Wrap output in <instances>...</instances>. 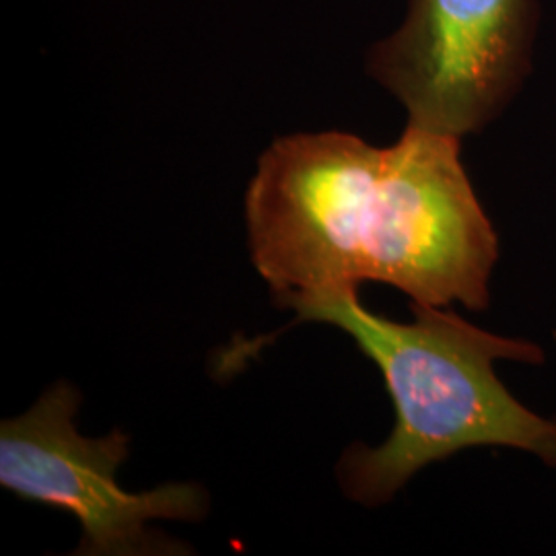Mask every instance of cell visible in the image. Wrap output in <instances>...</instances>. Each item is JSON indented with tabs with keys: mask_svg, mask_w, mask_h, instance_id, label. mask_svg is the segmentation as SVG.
<instances>
[{
	"mask_svg": "<svg viewBox=\"0 0 556 556\" xmlns=\"http://www.w3.org/2000/svg\"><path fill=\"white\" fill-rule=\"evenodd\" d=\"M77 388L59 381L21 417L0 425V486L25 501L50 505L77 517V555L140 556L188 553L184 544L155 536V519L199 521L208 497L192 482H169L130 493L119 486V466L130 438L112 431L83 438L77 429Z\"/></svg>",
	"mask_w": 556,
	"mask_h": 556,
	"instance_id": "3",
	"label": "cell"
},
{
	"mask_svg": "<svg viewBox=\"0 0 556 556\" xmlns=\"http://www.w3.org/2000/svg\"><path fill=\"white\" fill-rule=\"evenodd\" d=\"M555 340H556V332H555Z\"/></svg>",
	"mask_w": 556,
	"mask_h": 556,
	"instance_id": "5",
	"label": "cell"
},
{
	"mask_svg": "<svg viewBox=\"0 0 556 556\" xmlns=\"http://www.w3.org/2000/svg\"><path fill=\"white\" fill-rule=\"evenodd\" d=\"M357 291L275 299L298 314L295 324H330L353 338L394 402L390 438L378 447L355 443L340 457L338 484L346 497L379 507L427 466L472 447H509L556 468V420L523 406L495 371L497 361L544 363L538 344L417 301L413 321H394L369 312Z\"/></svg>",
	"mask_w": 556,
	"mask_h": 556,
	"instance_id": "2",
	"label": "cell"
},
{
	"mask_svg": "<svg viewBox=\"0 0 556 556\" xmlns=\"http://www.w3.org/2000/svg\"><path fill=\"white\" fill-rule=\"evenodd\" d=\"M245 225L275 299L374 280L435 307L491 305L497 231L457 137L417 126L392 147L346 132L282 137L260 157Z\"/></svg>",
	"mask_w": 556,
	"mask_h": 556,
	"instance_id": "1",
	"label": "cell"
},
{
	"mask_svg": "<svg viewBox=\"0 0 556 556\" xmlns=\"http://www.w3.org/2000/svg\"><path fill=\"white\" fill-rule=\"evenodd\" d=\"M538 0H408L367 73L396 98L408 126L450 137L501 116L532 68Z\"/></svg>",
	"mask_w": 556,
	"mask_h": 556,
	"instance_id": "4",
	"label": "cell"
}]
</instances>
